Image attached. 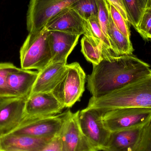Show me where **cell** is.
<instances>
[{"label":"cell","instance_id":"18","mask_svg":"<svg viewBox=\"0 0 151 151\" xmlns=\"http://www.w3.org/2000/svg\"><path fill=\"white\" fill-rule=\"evenodd\" d=\"M107 34L112 49L116 55H133L134 49L130 39L127 38L119 31L113 21L111 16Z\"/></svg>","mask_w":151,"mask_h":151},{"label":"cell","instance_id":"29","mask_svg":"<svg viewBox=\"0 0 151 151\" xmlns=\"http://www.w3.org/2000/svg\"><path fill=\"white\" fill-rule=\"evenodd\" d=\"M147 8H151V0H148ZM146 8V9H147Z\"/></svg>","mask_w":151,"mask_h":151},{"label":"cell","instance_id":"14","mask_svg":"<svg viewBox=\"0 0 151 151\" xmlns=\"http://www.w3.org/2000/svg\"><path fill=\"white\" fill-rule=\"evenodd\" d=\"M53 138L9 134L0 137V147L2 151H42Z\"/></svg>","mask_w":151,"mask_h":151},{"label":"cell","instance_id":"13","mask_svg":"<svg viewBox=\"0 0 151 151\" xmlns=\"http://www.w3.org/2000/svg\"><path fill=\"white\" fill-rule=\"evenodd\" d=\"M80 37L63 32L49 31L51 63L66 64L67 58L77 45Z\"/></svg>","mask_w":151,"mask_h":151},{"label":"cell","instance_id":"12","mask_svg":"<svg viewBox=\"0 0 151 151\" xmlns=\"http://www.w3.org/2000/svg\"><path fill=\"white\" fill-rule=\"evenodd\" d=\"M64 108L52 92L32 93L26 100L25 117L53 116L62 113Z\"/></svg>","mask_w":151,"mask_h":151},{"label":"cell","instance_id":"26","mask_svg":"<svg viewBox=\"0 0 151 151\" xmlns=\"http://www.w3.org/2000/svg\"><path fill=\"white\" fill-rule=\"evenodd\" d=\"M136 151H151V120L144 129L142 136Z\"/></svg>","mask_w":151,"mask_h":151},{"label":"cell","instance_id":"25","mask_svg":"<svg viewBox=\"0 0 151 151\" xmlns=\"http://www.w3.org/2000/svg\"><path fill=\"white\" fill-rule=\"evenodd\" d=\"M136 30L144 39L151 40V8L145 10Z\"/></svg>","mask_w":151,"mask_h":151},{"label":"cell","instance_id":"5","mask_svg":"<svg viewBox=\"0 0 151 151\" xmlns=\"http://www.w3.org/2000/svg\"><path fill=\"white\" fill-rule=\"evenodd\" d=\"M103 120L111 132L145 127L151 120V108L130 107L104 112Z\"/></svg>","mask_w":151,"mask_h":151},{"label":"cell","instance_id":"10","mask_svg":"<svg viewBox=\"0 0 151 151\" xmlns=\"http://www.w3.org/2000/svg\"><path fill=\"white\" fill-rule=\"evenodd\" d=\"M79 111L70 114L59 134L63 151H99L82 132L78 121Z\"/></svg>","mask_w":151,"mask_h":151},{"label":"cell","instance_id":"27","mask_svg":"<svg viewBox=\"0 0 151 151\" xmlns=\"http://www.w3.org/2000/svg\"><path fill=\"white\" fill-rule=\"evenodd\" d=\"M107 1L118 10L125 20L129 23L128 17L123 0H107Z\"/></svg>","mask_w":151,"mask_h":151},{"label":"cell","instance_id":"28","mask_svg":"<svg viewBox=\"0 0 151 151\" xmlns=\"http://www.w3.org/2000/svg\"><path fill=\"white\" fill-rule=\"evenodd\" d=\"M42 151H63L59 135L54 137Z\"/></svg>","mask_w":151,"mask_h":151},{"label":"cell","instance_id":"22","mask_svg":"<svg viewBox=\"0 0 151 151\" xmlns=\"http://www.w3.org/2000/svg\"><path fill=\"white\" fill-rule=\"evenodd\" d=\"M17 68L12 63H0V99L16 97L8 88L7 77L9 73Z\"/></svg>","mask_w":151,"mask_h":151},{"label":"cell","instance_id":"32","mask_svg":"<svg viewBox=\"0 0 151 151\" xmlns=\"http://www.w3.org/2000/svg\"></svg>","mask_w":151,"mask_h":151},{"label":"cell","instance_id":"15","mask_svg":"<svg viewBox=\"0 0 151 151\" xmlns=\"http://www.w3.org/2000/svg\"><path fill=\"white\" fill-rule=\"evenodd\" d=\"M38 72L18 68L7 77L8 88L16 97L27 99L32 93Z\"/></svg>","mask_w":151,"mask_h":151},{"label":"cell","instance_id":"8","mask_svg":"<svg viewBox=\"0 0 151 151\" xmlns=\"http://www.w3.org/2000/svg\"><path fill=\"white\" fill-rule=\"evenodd\" d=\"M45 27L49 31L83 35L104 50L103 46L94 36L89 21L83 18L71 7L63 10L50 19Z\"/></svg>","mask_w":151,"mask_h":151},{"label":"cell","instance_id":"23","mask_svg":"<svg viewBox=\"0 0 151 151\" xmlns=\"http://www.w3.org/2000/svg\"><path fill=\"white\" fill-rule=\"evenodd\" d=\"M98 6V18L101 29L107 38V29L110 22V14L109 2L107 0H97Z\"/></svg>","mask_w":151,"mask_h":151},{"label":"cell","instance_id":"1","mask_svg":"<svg viewBox=\"0 0 151 151\" xmlns=\"http://www.w3.org/2000/svg\"><path fill=\"white\" fill-rule=\"evenodd\" d=\"M151 73L150 66L135 56H112L93 65L87 88L94 98L104 96Z\"/></svg>","mask_w":151,"mask_h":151},{"label":"cell","instance_id":"30","mask_svg":"<svg viewBox=\"0 0 151 151\" xmlns=\"http://www.w3.org/2000/svg\"><path fill=\"white\" fill-rule=\"evenodd\" d=\"M103 151H113L112 150H109V149H108V148H105V149H104V150H103Z\"/></svg>","mask_w":151,"mask_h":151},{"label":"cell","instance_id":"20","mask_svg":"<svg viewBox=\"0 0 151 151\" xmlns=\"http://www.w3.org/2000/svg\"><path fill=\"white\" fill-rule=\"evenodd\" d=\"M82 53L88 62L92 65H98L104 58L103 49L83 36L81 40Z\"/></svg>","mask_w":151,"mask_h":151},{"label":"cell","instance_id":"2","mask_svg":"<svg viewBox=\"0 0 151 151\" xmlns=\"http://www.w3.org/2000/svg\"><path fill=\"white\" fill-rule=\"evenodd\" d=\"M87 107L104 112L125 107L151 108V73L104 96L91 97Z\"/></svg>","mask_w":151,"mask_h":151},{"label":"cell","instance_id":"17","mask_svg":"<svg viewBox=\"0 0 151 151\" xmlns=\"http://www.w3.org/2000/svg\"><path fill=\"white\" fill-rule=\"evenodd\" d=\"M144 128L112 132L106 148L113 151H136L141 142Z\"/></svg>","mask_w":151,"mask_h":151},{"label":"cell","instance_id":"4","mask_svg":"<svg viewBox=\"0 0 151 151\" xmlns=\"http://www.w3.org/2000/svg\"><path fill=\"white\" fill-rule=\"evenodd\" d=\"M86 78L80 64L67 65L63 77L52 92L65 108H70L80 101L85 90Z\"/></svg>","mask_w":151,"mask_h":151},{"label":"cell","instance_id":"7","mask_svg":"<svg viewBox=\"0 0 151 151\" xmlns=\"http://www.w3.org/2000/svg\"><path fill=\"white\" fill-rule=\"evenodd\" d=\"M80 0H29L26 15L29 33L43 29L50 19Z\"/></svg>","mask_w":151,"mask_h":151},{"label":"cell","instance_id":"24","mask_svg":"<svg viewBox=\"0 0 151 151\" xmlns=\"http://www.w3.org/2000/svg\"><path fill=\"white\" fill-rule=\"evenodd\" d=\"M111 17L119 31L129 39H130V32L128 23L125 20L118 10L109 2Z\"/></svg>","mask_w":151,"mask_h":151},{"label":"cell","instance_id":"9","mask_svg":"<svg viewBox=\"0 0 151 151\" xmlns=\"http://www.w3.org/2000/svg\"><path fill=\"white\" fill-rule=\"evenodd\" d=\"M104 112L87 107L79 111L78 121L81 130L92 145L99 151L108 146L111 132L103 120Z\"/></svg>","mask_w":151,"mask_h":151},{"label":"cell","instance_id":"6","mask_svg":"<svg viewBox=\"0 0 151 151\" xmlns=\"http://www.w3.org/2000/svg\"><path fill=\"white\" fill-rule=\"evenodd\" d=\"M71 112L69 110L53 116L25 117L11 134L37 138H54L59 134L65 122Z\"/></svg>","mask_w":151,"mask_h":151},{"label":"cell","instance_id":"21","mask_svg":"<svg viewBox=\"0 0 151 151\" xmlns=\"http://www.w3.org/2000/svg\"><path fill=\"white\" fill-rule=\"evenodd\" d=\"M71 7L87 20L93 16H98L97 0H80Z\"/></svg>","mask_w":151,"mask_h":151},{"label":"cell","instance_id":"31","mask_svg":"<svg viewBox=\"0 0 151 151\" xmlns=\"http://www.w3.org/2000/svg\"><path fill=\"white\" fill-rule=\"evenodd\" d=\"M0 151H2L1 149V147H0Z\"/></svg>","mask_w":151,"mask_h":151},{"label":"cell","instance_id":"19","mask_svg":"<svg viewBox=\"0 0 151 151\" xmlns=\"http://www.w3.org/2000/svg\"><path fill=\"white\" fill-rule=\"evenodd\" d=\"M127 13L129 23L136 29L147 8L148 0H123Z\"/></svg>","mask_w":151,"mask_h":151},{"label":"cell","instance_id":"3","mask_svg":"<svg viewBox=\"0 0 151 151\" xmlns=\"http://www.w3.org/2000/svg\"><path fill=\"white\" fill-rule=\"evenodd\" d=\"M49 31L28 34L19 51L21 68L42 70L51 63L52 55L49 42Z\"/></svg>","mask_w":151,"mask_h":151},{"label":"cell","instance_id":"16","mask_svg":"<svg viewBox=\"0 0 151 151\" xmlns=\"http://www.w3.org/2000/svg\"><path fill=\"white\" fill-rule=\"evenodd\" d=\"M66 65L62 63H51L43 70L38 71V76L31 94L52 92L63 77Z\"/></svg>","mask_w":151,"mask_h":151},{"label":"cell","instance_id":"11","mask_svg":"<svg viewBox=\"0 0 151 151\" xmlns=\"http://www.w3.org/2000/svg\"><path fill=\"white\" fill-rule=\"evenodd\" d=\"M26 99L18 97L0 99V137L12 133L22 122Z\"/></svg>","mask_w":151,"mask_h":151}]
</instances>
